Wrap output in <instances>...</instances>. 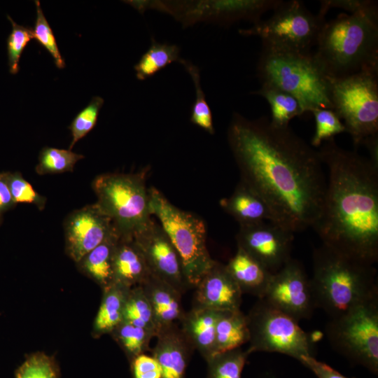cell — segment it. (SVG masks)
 I'll return each mask as SVG.
<instances>
[{
	"mask_svg": "<svg viewBox=\"0 0 378 378\" xmlns=\"http://www.w3.org/2000/svg\"><path fill=\"white\" fill-rule=\"evenodd\" d=\"M309 341L312 344H313V342H318L321 339V337L323 336V334L321 332L314 331L312 333V335H308Z\"/></svg>",
	"mask_w": 378,
	"mask_h": 378,
	"instance_id": "obj_45",
	"label": "cell"
},
{
	"mask_svg": "<svg viewBox=\"0 0 378 378\" xmlns=\"http://www.w3.org/2000/svg\"><path fill=\"white\" fill-rule=\"evenodd\" d=\"M281 0H141L128 1L141 14L154 10L172 16L183 28L198 23L230 25L245 20L255 24Z\"/></svg>",
	"mask_w": 378,
	"mask_h": 378,
	"instance_id": "obj_9",
	"label": "cell"
},
{
	"mask_svg": "<svg viewBox=\"0 0 378 378\" xmlns=\"http://www.w3.org/2000/svg\"><path fill=\"white\" fill-rule=\"evenodd\" d=\"M104 102L101 97H93L88 105L74 118L69 127L72 136L69 150H71L75 144L94 127Z\"/></svg>",
	"mask_w": 378,
	"mask_h": 378,
	"instance_id": "obj_35",
	"label": "cell"
},
{
	"mask_svg": "<svg viewBox=\"0 0 378 378\" xmlns=\"http://www.w3.org/2000/svg\"><path fill=\"white\" fill-rule=\"evenodd\" d=\"M300 362L312 370L318 378H349L314 356H304Z\"/></svg>",
	"mask_w": 378,
	"mask_h": 378,
	"instance_id": "obj_42",
	"label": "cell"
},
{
	"mask_svg": "<svg viewBox=\"0 0 378 378\" xmlns=\"http://www.w3.org/2000/svg\"><path fill=\"white\" fill-rule=\"evenodd\" d=\"M378 69L330 78L332 110L344 120L355 147L378 134Z\"/></svg>",
	"mask_w": 378,
	"mask_h": 378,
	"instance_id": "obj_7",
	"label": "cell"
},
{
	"mask_svg": "<svg viewBox=\"0 0 378 378\" xmlns=\"http://www.w3.org/2000/svg\"><path fill=\"white\" fill-rule=\"evenodd\" d=\"M84 156L71 150L44 147L40 151L36 172L39 175L71 172Z\"/></svg>",
	"mask_w": 378,
	"mask_h": 378,
	"instance_id": "obj_33",
	"label": "cell"
},
{
	"mask_svg": "<svg viewBox=\"0 0 378 378\" xmlns=\"http://www.w3.org/2000/svg\"><path fill=\"white\" fill-rule=\"evenodd\" d=\"M325 332L335 351L378 374V297L331 318Z\"/></svg>",
	"mask_w": 378,
	"mask_h": 378,
	"instance_id": "obj_11",
	"label": "cell"
},
{
	"mask_svg": "<svg viewBox=\"0 0 378 378\" xmlns=\"http://www.w3.org/2000/svg\"><path fill=\"white\" fill-rule=\"evenodd\" d=\"M310 284L316 308L334 318L378 297L374 265L321 244L312 253Z\"/></svg>",
	"mask_w": 378,
	"mask_h": 378,
	"instance_id": "obj_3",
	"label": "cell"
},
{
	"mask_svg": "<svg viewBox=\"0 0 378 378\" xmlns=\"http://www.w3.org/2000/svg\"><path fill=\"white\" fill-rule=\"evenodd\" d=\"M251 354L255 351L277 352L299 361L313 356L312 344L298 321L270 305L258 300L246 314Z\"/></svg>",
	"mask_w": 378,
	"mask_h": 378,
	"instance_id": "obj_12",
	"label": "cell"
},
{
	"mask_svg": "<svg viewBox=\"0 0 378 378\" xmlns=\"http://www.w3.org/2000/svg\"><path fill=\"white\" fill-rule=\"evenodd\" d=\"M97 205L122 237H133L151 218L145 173H106L92 182Z\"/></svg>",
	"mask_w": 378,
	"mask_h": 378,
	"instance_id": "obj_8",
	"label": "cell"
},
{
	"mask_svg": "<svg viewBox=\"0 0 378 378\" xmlns=\"http://www.w3.org/2000/svg\"><path fill=\"white\" fill-rule=\"evenodd\" d=\"M257 74L261 84L274 86L293 95L302 114L318 108H333L329 77L314 53L262 46Z\"/></svg>",
	"mask_w": 378,
	"mask_h": 378,
	"instance_id": "obj_5",
	"label": "cell"
},
{
	"mask_svg": "<svg viewBox=\"0 0 378 378\" xmlns=\"http://www.w3.org/2000/svg\"><path fill=\"white\" fill-rule=\"evenodd\" d=\"M35 4L36 18L33 29L34 38H36L38 43L52 57L55 66L58 69H64L65 67L64 60L59 50L52 30L43 14L40 1H35Z\"/></svg>",
	"mask_w": 378,
	"mask_h": 378,
	"instance_id": "obj_37",
	"label": "cell"
},
{
	"mask_svg": "<svg viewBox=\"0 0 378 378\" xmlns=\"http://www.w3.org/2000/svg\"><path fill=\"white\" fill-rule=\"evenodd\" d=\"M119 237L115 231L77 262L104 289L113 284V255Z\"/></svg>",
	"mask_w": 378,
	"mask_h": 378,
	"instance_id": "obj_24",
	"label": "cell"
},
{
	"mask_svg": "<svg viewBox=\"0 0 378 378\" xmlns=\"http://www.w3.org/2000/svg\"><path fill=\"white\" fill-rule=\"evenodd\" d=\"M59 377V371L53 358L41 352L27 358L15 373V378Z\"/></svg>",
	"mask_w": 378,
	"mask_h": 378,
	"instance_id": "obj_36",
	"label": "cell"
},
{
	"mask_svg": "<svg viewBox=\"0 0 378 378\" xmlns=\"http://www.w3.org/2000/svg\"><path fill=\"white\" fill-rule=\"evenodd\" d=\"M130 290V288L118 284L104 289L94 321V328L97 333L111 332L122 321L125 303Z\"/></svg>",
	"mask_w": 378,
	"mask_h": 378,
	"instance_id": "obj_26",
	"label": "cell"
},
{
	"mask_svg": "<svg viewBox=\"0 0 378 378\" xmlns=\"http://www.w3.org/2000/svg\"><path fill=\"white\" fill-rule=\"evenodd\" d=\"M194 288L192 307L223 312L240 309L243 293L225 265L216 260Z\"/></svg>",
	"mask_w": 378,
	"mask_h": 378,
	"instance_id": "obj_17",
	"label": "cell"
},
{
	"mask_svg": "<svg viewBox=\"0 0 378 378\" xmlns=\"http://www.w3.org/2000/svg\"><path fill=\"white\" fill-rule=\"evenodd\" d=\"M248 341L246 314L241 309L224 312L216 327L214 354L240 348Z\"/></svg>",
	"mask_w": 378,
	"mask_h": 378,
	"instance_id": "obj_25",
	"label": "cell"
},
{
	"mask_svg": "<svg viewBox=\"0 0 378 378\" xmlns=\"http://www.w3.org/2000/svg\"><path fill=\"white\" fill-rule=\"evenodd\" d=\"M133 238L153 276L182 294L191 288L180 255L160 223L151 218Z\"/></svg>",
	"mask_w": 378,
	"mask_h": 378,
	"instance_id": "obj_14",
	"label": "cell"
},
{
	"mask_svg": "<svg viewBox=\"0 0 378 378\" xmlns=\"http://www.w3.org/2000/svg\"><path fill=\"white\" fill-rule=\"evenodd\" d=\"M151 275L133 237L120 236L113 255V284L131 288L141 286Z\"/></svg>",
	"mask_w": 378,
	"mask_h": 378,
	"instance_id": "obj_20",
	"label": "cell"
},
{
	"mask_svg": "<svg viewBox=\"0 0 378 378\" xmlns=\"http://www.w3.org/2000/svg\"><path fill=\"white\" fill-rule=\"evenodd\" d=\"M220 205L239 226L272 222L271 212L264 201L241 181L238 183L231 195L220 200Z\"/></svg>",
	"mask_w": 378,
	"mask_h": 378,
	"instance_id": "obj_22",
	"label": "cell"
},
{
	"mask_svg": "<svg viewBox=\"0 0 378 378\" xmlns=\"http://www.w3.org/2000/svg\"><path fill=\"white\" fill-rule=\"evenodd\" d=\"M8 186L15 204H32L38 209H43L46 199L38 194L20 173L9 172Z\"/></svg>",
	"mask_w": 378,
	"mask_h": 378,
	"instance_id": "obj_39",
	"label": "cell"
},
{
	"mask_svg": "<svg viewBox=\"0 0 378 378\" xmlns=\"http://www.w3.org/2000/svg\"><path fill=\"white\" fill-rule=\"evenodd\" d=\"M225 266L243 294L264 298L272 273L260 262L237 246Z\"/></svg>",
	"mask_w": 378,
	"mask_h": 378,
	"instance_id": "obj_23",
	"label": "cell"
},
{
	"mask_svg": "<svg viewBox=\"0 0 378 378\" xmlns=\"http://www.w3.org/2000/svg\"><path fill=\"white\" fill-rule=\"evenodd\" d=\"M370 153V160L378 165V134L367 138L362 144Z\"/></svg>",
	"mask_w": 378,
	"mask_h": 378,
	"instance_id": "obj_44",
	"label": "cell"
},
{
	"mask_svg": "<svg viewBox=\"0 0 378 378\" xmlns=\"http://www.w3.org/2000/svg\"></svg>",
	"mask_w": 378,
	"mask_h": 378,
	"instance_id": "obj_46",
	"label": "cell"
},
{
	"mask_svg": "<svg viewBox=\"0 0 378 378\" xmlns=\"http://www.w3.org/2000/svg\"><path fill=\"white\" fill-rule=\"evenodd\" d=\"M122 321L152 331L156 335L153 312L141 286L130 288L125 303Z\"/></svg>",
	"mask_w": 378,
	"mask_h": 378,
	"instance_id": "obj_30",
	"label": "cell"
},
{
	"mask_svg": "<svg viewBox=\"0 0 378 378\" xmlns=\"http://www.w3.org/2000/svg\"><path fill=\"white\" fill-rule=\"evenodd\" d=\"M224 312L192 307L179 322L186 339L205 360L214 354L216 327Z\"/></svg>",
	"mask_w": 378,
	"mask_h": 378,
	"instance_id": "obj_21",
	"label": "cell"
},
{
	"mask_svg": "<svg viewBox=\"0 0 378 378\" xmlns=\"http://www.w3.org/2000/svg\"><path fill=\"white\" fill-rule=\"evenodd\" d=\"M249 354L240 347L209 356L206 359V378H241Z\"/></svg>",
	"mask_w": 378,
	"mask_h": 378,
	"instance_id": "obj_29",
	"label": "cell"
},
{
	"mask_svg": "<svg viewBox=\"0 0 378 378\" xmlns=\"http://www.w3.org/2000/svg\"><path fill=\"white\" fill-rule=\"evenodd\" d=\"M262 299L298 321L310 318L316 309L310 279L302 263L293 258L272 274Z\"/></svg>",
	"mask_w": 378,
	"mask_h": 378,
	"instance_id": "obj_13",
	"label": "cell"
},
{
	"mask_svg": "<svg viewBox=\"0 0 378 378\" xmlns=\"http://www.w3.org/2000/svg\"><path fill=\"white\" fill-rule=\"evenodd\" d=\"M312 113L316 122L315 133L311 140L312 147H320L324 141L346 132L344 125L332 109L318 108Z\"/></svg>",
	"mask_w": 378,
	"mask_h": 378,
	"instance_id": "obj_34",
	"label": "cell"
},
{
	"mask_svg": "<svg viewBox=\"0 0 378 378\" xmlns=\"http://www.w3.org/2000/svg\"><path fill=\"white\" fill-rule=\"evenodd\" d=\"M141 286L152 307L157 332L180 322L186 312L181 303L182 293L153 275Z\"/></svg>",
	"mask_w": 378,
	"mask_h": 378,
	"instance_id": "obj_19",
	"label": "cell"
},
{
	"mask_svg": "<svg viewBox=\"0 0 378 378\" xmlns=\"http://www.w3.org/2000/svg\"><path fill=\"white\" fill-rule=\"evenodd\" d=\"M272 15L239 34L258 36L263 47L299 52H311L316 46L326 18L313 14L298 0L281 1Z\"/></svg>",
	"mask_w": 378,
	"mask_h": 378,
	"instance_id": "obj_10",
	"label": "cell"
},
{
	"mask_svg": "<svg viewBox=\"0 0 378 378\" xmlns=\"http://www.w3.org/2000/svg\"><path fill=\"white\" fill-rule=\"evenodd\" d=\"M227 141L240 181L258 194L272 222L293 233L314 226L326 189L319 153L288 126L274 125L267 117L232 115Z\"/></svg>",
	"mask_w": 378,
	"mask_h": 378,
	"instance_id": "obj_1",
	"label": "cell"
},
{
	"mask_svg": "<svg viewBox=\"0 0 378 378\" xmlns=\"http://www.w3.org/2000/svg\"><path fill=\"white\" fill-rule=\"evenodd\" d=\"M180 51L176 44L161 43L152 36L148 49L134 66L136 78L145 80L172 62L179 63Z\"/></svg>",
	"mask_w": 378,
	"mask_h": 378,
	"instance_id": "obj_27",
	"label": "cell"
},
{
	"mask_svg": "<svg viewBox=\"0 0 378 378\" xmlns=\"http://www.w3.org/2000/svg\"><path fill=\"white\" fill-rule=\"evenodd\" d=\"M190 76L195 91V102L191 111L190 122L210 134L215 133L213 115L201 85L200 69L190 61L181 59L179 62Z\"/></svg>",
	"mask_w": 378,
	"mask_h": 378,
	"instance_id": "obj_31",
	"label": "cell"
},
{
	"mask_svg": "<svg viewBox=\"0 0 378 378\" xmlns=\"http://www.w3.org/2000/svg\"><path fill=\"white\" fill-rule=\"evenodd\" d=\"M294 234L268 221L239 226L236 234L237 246L274 274L292 258Z\"/></svg>",
	"mask_w": 378,
	"mask_h": 378,
	"instance_id": "obj_15",
	"label": "cell"
},
{
	"mask_svg": "<svg viewBox=\"0 0 378 378\" xmlns=\"http://www.w3.org/2000/svg\"><path fill=\"white\" fill-rule=\"evenodd\" d=\"M318 14L326 18L328 10L339 8L350 14L368 13L378 15L377 1L371 0H321Z\"/></svg>",
	"mask_w": 378,
	"mask_h": 378,
	"instance_id": "obj_40",
	"label": "cell"
},
{
	"mask_svg": "<svg viewBox=\"0 0 378 378\" xmlns=\"http://www.w3.org/2000/svg\"><path fill=\"white\" fill-rule=\"evenodd\" d=\"M251 94L267 100L271 109L270 122L275 126L288 127L293 118L303 115L298 101L290 94L274 86L261 84L260 88Z\"/></svg>",
	"mask_w": 378,
	"mask_h": 378,
	"instance_id": "obj_28",
	"label": "cell"
},
{
	"mask_svg": "<svg viewBox=\"0 0 378 378\" xmlns=\"http://www.w3.org/2000/svg\"><path fill=\"white\" fill-rule=\"evenodd\" d=\"M151 350L158 362L162 378H185L186 370L194 348L185 337L178 323L160 329Z\"/></svg>",
	"mask_w": 378,
	"mask_h": 378,
	"instance_id": "obj_18",
	"label": "cell"
},
{
	"mask_svg": "<svg viewBox=\"0 0 378 378\" xmlns=\"http://www.w3.org/2000/svg\"><path fill=\"white\" fill-rule=\"evenodd\" d=\"M116 341L126 353L130 362L149 350L155 332L122 321L112 332Z\"/></svg>",
	"mask_w": 378,
	"mask_h": 378,
	"instance_id": "obj_32",
	"label": "cell"
},
{
	"mask_svg": "<svg viewBox=\"0 0 378 378\" xmlns=\"http://www.w3.org/2000/svg\"><path fill=\"white\" fill-rule=\"evenodd\" d=\"M8 174L9 172L0 173V216L16 204L10 191Z\"/></svg>",
	"mask_w": 378,
	"mask_h": 378,
	"instance_id": "obj_43",
	"label": "cell"
},
{
	"mask_svg": "<svg viewBox=\"0 0 378 378\" xmlns=\"http://www.w3.org/2000/svg\"><path fill=\"white\" fill-rule=\"evenodd\" d=\"M328 169L320 216L312 227L322 244L363 262L378 260V165L335 139L318 150Z\"/></svg>",
	"mask_w": 378,
	"mask_h": 378,
	"instance_id": "obj_2",
	"label": "cell"
},
{
	"mask_svg": "<svg viewBox=\"0 0 378 378\" xmlns=\"http://www.w3.org/2000/svg\"><path fill=\"white\" fill-rule=\"evenodd\" d=\"M150 209L181 259L186 279L195 288L216 260L206 246V227L199 216L172 204L157 188H148Z\"/></svg>",
	"mask_w": 378,
	"mask_h": 378,
	"instance_id": "obj_6",
	"label": "cell"
},
{
	"mask_svg": "<svg viewBox=\"0 0 378 378\" xmlns=\"http://www.w3.org/2000/svg\"><path fill=\"white\" fill-rule=\"evenodd\" d=\"M316 46L314 56L330 78L378 69V15L340 13L325 22Z\"/></svg>",
	"mask_w": 378,
	"mask_h": 378,
	"instance_id": "obj_4",
	"label": "cell"
},
{
	"mask_svg": "<svg viewBox=\"0 0 378 378\" xmlns=\"http://www.w3.org/2000/svg\"><path fill=\"white\" fill-rule=\"evenodd\" d=\"M64 229L66 251L76 262L116 231L96 203L71 212Z\"/></svg>",
	"mask_w": 378,
	"mask_h": 378,
	"instance_id": "obj_16",
	"label": "cell"
},
{
	"mask_svg": "<svg viewBox=\"0 0 378 378\" xmlns=\"http://www.w3.org/2000/svg\"><path fill=\"white\" fill-rule=\"evenodd\" d=\"M12 24V31L7 40V50L9 71L12 74L19 71V61L21 55L28 44L34 38L33 29L18 24L8 15Z\"/></svg>",
	"mask_w": 378,
	"mask_h": 378,
	"instance_id": "obj_38",
	"label": "cell"
},
{
	"mask_svg": "<svg viewBox=\"0 0 378 378\" xmlns=\"http://www.w3.org/2000/svg\"><path fill=\"white\" fill-rule=\"evenodd\" d=\"M130 363L134 378H162L161 368L152 356L141 354Z\"/></svg>",
	"mask_w": 378,
	"mask_h": 378,
	"instance_id": "obj_41",
	"label": "cell"
}]
</instances>
